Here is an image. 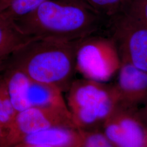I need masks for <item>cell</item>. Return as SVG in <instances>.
I'll use <instances>...</instances> for the list:
<instances>
[{
    "instance_id": "obj_18",
    "label": "cell",
    "mask_w": 147,
    "mask_h": 147,
    "mask_svg": "<svg viewBox=\"0 0 147 147\" xmlns=\"http://www.w3.org/2000/svg\"><path fill=\"white\" fill-rule=\"evenodd\" d=\"M8 130L0 123V147H6V137Z\"/></svg>"
},
{
    "instance_id": "obj_3",
    "label": "cell",
    "mask_w": 147,
    "mask_h": 147,
    "mask_svg": "<svg viewBox=\"0 0 147 147\" xmlns=\"http://www.w3.org/2000/svg\"><path fill=\"white\" fill-rule=\"evenodd\" d=\"M67 92L69 110L81 130L101 129L121 102L113 84L89 79L74 80Z\"/></svg>"
},
{
    "instance_id": "obj_7",
    "label": "cell",
    "mask_w": 147,
    "mask_h": 147,
    "mask_svg": "<svg viewBox=\"0 0 147 147\" xmlns=\"http://www.w3.org/2000/svg\"><path fill=\"white\" fill-rule=\"evenodd\" d=\"M53 127L78 129L70 112L36 107L21 111L16 113L8 129L6 147L18 143L23 137Z\"/></svg>"
},
{
    "instance_id": "obj_19",
    "label": "cell",
    "mask_w": 147,
    "mask_h": 147,
    "mask_svg": "<svg viewBox=\"0 0 147 147\" xmlns=\"http://www.w3.org/2000/svg\"><path fill=\"white\" fill-rule=\"evenodd\" d=\"M140 112L142 118L147 125V102L143 105L142 108L140 109Z\"/></svg>"
},
{
    "instance_id": "obj_4",
    "label": "cell",
    "mask_w": 147,
    "mask_h": 147,
    "mask_svg": "<svg viewBox=\"0 0 147 147\" xmlns=\"http://www.w3.org/2000/svg\"><path fill=\"white\" fill-rule=\"evenodd\" d=\"M112 38L97 34L79 40L75 50V69L84 79L106 82L118 73L121 65Z\"/></svg>"
},
{
    "instance_id": "obj_5",
    "label": "cell",
    "mask_w": 147,
    "mask_h": 147,
    "mask_svg": "<svg viewBox=\"0 0 147 147\" xmlns=\"http://www.w3.org/2000/svg\"><path fill=\"white\" fill-rule=\"evenodd\" d=\"M109 36L116 45L121 62L147 72V28L121 11L107 22Z\"/></svg>"
},
{
    "instance_id": "obj_1",
    "label": "cell",
    "mask_w": 147,
    "mask_h": 147,
    "mask_svg": "<svg viewBox=\"0 0 147 147\" xmlns=\"http://www.w3.org/2000/svg\"><path fill=\"white\" fill-rule=\"evenodd\" d=\"M14 22L29 37L70 42L96 34L107 20L85 0H47L30 14Z\"/></svg>"
},
{
    "instance_id": "obj_13",
    "label": "cell",
    "mask_w": 147,
    "mask_h": 147,
    "mask_svg": "<svg viewBox=\"0 0 147 147\" xmlns=\"http://www.w3.org/2000/svg\"><path fill=\"white\" fill-rule=\"evenodd\" d=\"M47 0H7V5L1 13L12 21L21 18L34 11Z\"/></svg>"
},
{
    "instance_id": "obj_2",
    "label": "cell",
    "mask_w": 147,
    "mask_h": 147,
    "mask_svg": "<svg viewBox=\"0 0 147 147\" xmlns=\"http://www.w3.org/2000/svg\"><path fill=\"white\" fill-rule=\"evenodd\" d=\"M76 42L33 37L12 55L5 67L21 71L33 81L67 92L76 72Z\"/></svg>"
},
{
    "instance_id": "obj_9",
    "label": "cell",
    "mask_w": 147,
    "mask_h": 147,
    "mask_svg": "<svg viewBox=\"0 0 147 147\" xmlns=\"http://www.w3.org/2000/svg\"><path fill=\"white\" fill-rule=\"evenodd\" d=\"M81 139V130L77 128L53 127L23 137L18 143L49 147H79Z\"/></svg>"
},
{
    "instance_id": "obj_17",
    "label": "cell",
    "mask_w": 147,
    "mask_h": 147,
    "mask_svg": "<svg viewBox=\"0 0 147 147\" xmlns=\"http://www.w3.org/2000/svg\"><path fill=\"white\" fill-rule=\"evenodd\" d=\"M121 11L131 16L147 28V0H126Z\"/></svg>"
},
{
    "instance_id": "obj_10",
    "label": "cell",
    "mask_w": 147,
    "mask_h": 147,
    "mask_svg": "<svg viewBox=\"0 0 147 147\" xmlns=\"http://www.w3.org/2000/svg\"><path fill=\"white\" fill-rule=\"evenodd\" d=\"M62 93L56 87L30 80L27 96L29 107H36L70 112Z\"/></svg>"
},
{
    "instance_id": "obj_11",
    "label": "cell",
    "mask_w": 147,
    "mask_h": 147,
    "mask_svg": "<svg viewBox=\"0 0 147 147\" xmlns=\"http://www.w3.org/2000/svg\"><path fill=\"white\" fill-rule=\"evenodd\" d=\"M31 38L19 30L14 21L0 14V73L12 55Z\"/></svg>"
},
{
    "instance_id": "obj_16",
    "label": "cell",
    "mask_w": 147,
    "mask_h": 147,
    "mask_svg": "<svg viewBox=\"0 0 147 147\" xmlns=\"http://www.w3.org/2000/svg\"><path fill=\"white\" fill-rule=\"evenodd\" d=\"M79 147H115L101 129L81 130Z\"/></svg>"
},
{
    "instance_id": "obj_6",
    "label": "cell",
    "mask_w": 147,
    "mask_h": 147,
    "mask_svg": "<svg viewBox=\"0 0 147 147\" xmlns=\"http://www.w3.org/2000/svg\"><path fill=\"white\" fill-rule=\"evenodd\" d=\"M101 130L115 147H147V125L138 107L121 102Z\"/></svg>"
},
{
    "instance_id": "obj_14",
    "label": "cell",
    "mask_w": 147,
    "mask_h": 147,
    "mask_svg": "<svg viewBox=\"0 0 147 147\" xmlns=\"http://www.w3.org/2000/svg\"><path fill=\"white\" fill-rule=\"evenodd\" d=\"M16 113L5 81L0 74V123L8 130L11 125Z\"/></svg>"
},
{
    "instance_id": "obj_15",
    "label": "cell",
    "mask_w": 147,
    "mask_h": 147,
    "mask_svg": "<svg viewBox=\"0 0 147 147\" xmlns=\"http://www.w3.org/2000/svg\"><path fill=\"white\" fill-rule=\"evenodd\" d=\"M107 21L121 12L126 0H85Z\"/></svg>"
},
{
    "instance_id": "obj_12",
    "label": "cell",
    "mask_w": 147,
    "mask_h": 147,
    "mask_svg": "<svg viewBox=\"0 0 147 147\" xmlns=\"http://www.w3.org/2000/svg\"><path fill=\"white\" fill-rule=\"evenodd\" d=\"M0 74L17 113L29 108L27 96L30 79L21 71L8 66H5Z\"/></svg>"
},
{
    "instance_id": "obj_20",
    "label": "cell",
    "mask_w": 147,
    "mask_h": 147,
    "mask_svg": "<svg viewBox=\"0 0 147 147\" xmlns=\"http://www.w3.org/2000/svg\"><path fill=\"white\" fill-rule=\"evenodd\" d=\"M9 147H49L47 146H38V145H33V144H27L25 143H16L14 145H13Z\"/></svg>"
},
{
    "instance_id": "obj_21",
    "label": "cell",
    "mask_w": 147,
    "mask_h": 147,
    "mask_svg": "<svg viewBox=\"0 0 147 147\" xmlns=\"http://www.w3.org/2000/svg\"><path fill=\"white\" fill-rule=\"evenodd\" d=\"M7 5L6 0H0V14L5 10Z\"/></svg>"
},
{
    "instance_id": "obj_8",
    "label": "cell",
    "mask_w": 147,
    "mask_h": 147,
    "mask_svg": "<svg viewBox=\"0 0 147 147\" xmlns=\"http://www.w3.org/2000/svg\"><path fill=\"white\" fill-rule=\"evenodd\" d=\"M114 85L121 102L139 108L147 102V72L121 62Z\"/></svg>"
}]
</instances>
